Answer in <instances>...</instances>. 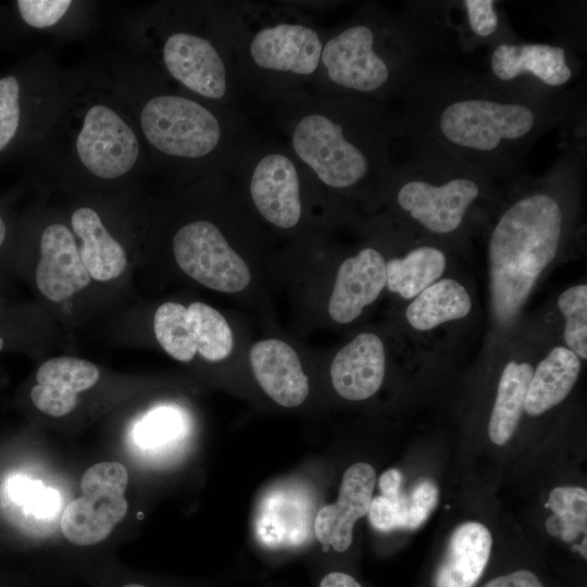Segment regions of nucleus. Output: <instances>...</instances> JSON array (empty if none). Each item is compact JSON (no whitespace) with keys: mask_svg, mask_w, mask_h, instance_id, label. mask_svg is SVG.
<instances>
[{"mask_svg":"<svg viewBox=\"0 0 587 587\" xmlns=\"http://www.w3.org/2000/svg\"><path fill=\"white\" fill-rule=\"evenodd\" d=\"M403 137L436 147L494 180L526 174L535 142L555 128H586L582 86L546 101L512 95L484 72L432 62L399 98Z\"/></svg>","mask_w":587,"mask_h":587,"instance_id":"nucleus-1","label":"nucleus"},{"mask_svg":"<svg viewBox=\"0 0 587 587\" xmlns=\"http://www.w3.org/2000/svg\"><path fill=\"white\" fill-rule=\"evenodd\" d=\"M278 137L322 191L346 198H383L403 137L389 103L296 90L264 105Z\"/></svg>","mask_w":587,"mask_h":587,"instance_id":"nucleus-2","label":"nucleus"},{"mask_svg":"<svg viewBox=\"0 0 587 587\" xmlns=\"http://www.w3.org/2000/svg\"><path fill=\"white\" fill-rule=\"evenodd\" d=\"M111 77L142 138L151 171L177 182L229 175L261 136L243 110L180 89L143 58L115 65Z\"/></svg>","mask_w":587,"mask_h":587,"instance_id":"nucleus-3","label":"nucleus"},{"mask_svg":"<svg viewBox=\"0 0 587 587\" xmlns=\"http://www.w3.org/2000/svg\"><path fill=\"white\" fill-rule=\"evenodd\" d=\"M586 165V137L566 134L548 172L540 177L526 173L508 184L487 248L491 305L499 322L516 316L570 236Z\"/></svg>","mask_w":587,"mask_h":587,"instance_id":"nucleus-4","label":"nucleus"},{"mask_svg":"<svg viewBox=\"0 0 587 587\" xmlns=\"http://www.w3.org/2000/svg\"><path fill=\"white\" fill-rule=\"evenodd\" d=\"M445 48L440 33L407 2L401 10L364 2L327 29L319 71L305 90L389 103Z\"/></svg>","mask_w":587,"mask_h":587,"instance_id":"nucleus-5","label":"nucleus"},{"mask_svg":"<svg viewBox=\"0 0 587 587\" xmlns=\"http://www.w3.org/2000/svg\"><path fill=\"white\" fill-rule=\"evenodd\" d=\"M37 171L96 183L151 171L142 138L111 75H64L63 96L46 136L29 155Z\"/></svg>","mask_w":587,"mask_h":587,"instance_id":"nucleus-6","label":"nucleus"},{"mask_svg":"<svg viewBox=\"0 0 587 587\" xmlns=\"http://www.w3.org/2000/svg\"><path fill=\"white\" fill-rule=\"evenodd\" d=\"M236 76L266 105L307 89L319 71L327 29L292 1H224Z\"/></svg>","mask_w":587,"mask_h":587,"instance_id":"nucleus-7","label":"nucleus"},{"mask_svg":"<svg viewBox=\"0 0 587 587\" xmlns=\"http://www.w3.org/2000/svg\"><path fill=\"white\" fill-rule=\"evenodd\" d=\"M142 57L168 82L212 103L242 110L223 1L154 5L139 25Z\"/></svg>","mask_w":587,"mask_h":587,"instance_id":"nucleus-8","label":"nucleus"},{"mask_svg":"<svg viewBox=\"0 0 587 587\" xmlns=\"http://www.w3.org/2000/svg\"><path fill=\"white\" fill-rule=\"evenodd\" d=\"M385 197L415 230L439 237L463 235L483 204L499 197L497 182L446 151L410 142Z\"/></svg>","mask_w":587,"mask_h":587,"instance_id":"nucleus-9","label":"nucleus"},{"mask_svg":"<svg viewBox=\"0 0 587 587\" xmlns=\"http://www.w3.org/2000/svg\"><path fill=\"white\" fill-rule=\"evenodd\" d=\"M228 176L247 191L257 214L280 230L302 223L305 191L320 189L279 138L262 135Z\"/></svg>","mask_w":587,"mask_h":587,"instance_id":"nucleus-10","label":"nucleus"},{"mask_svg":"<svg viewBox=\"0 0 587 587\" xmlns=\"http://www.w3.org/2000/svg\"><path fill=\"white\" fill-rule=\"evenodd\" d=\"M63 88L64 75L41 57L0 77V163L30 155L55 117Z\"/></svg>","mask_w":587,"mask_h":587,"instance_id":"nucleus-11","label":"nucleus"},{"mask_svg":"<svg viewBox=\"0 0 587 587\" xmlns=\"http://www.w3.org/2000/svg\"><path fill=\"white\" fill-rule=\"evenodd\" d=\"M580 70L582 61L572 48L515 37L489 47L484 73L512 95L546 101L573 89Z\"/></svg>","mask_w":587,"mask_h":587,"instance_id":"nucleus-12","label":"nucleus"},{"mask_svg":"<svg viewBox=\"0 0 587 587\" xmlns=\"http://www.w3.org/2000/svg\"><path fill=\"white\" fill-rule=\"evenodd\" d=\"M172 252L180 270L199 284L221 292H238L250 283V271L216 221L198 217L174 232Z\"/></svg>","mask_w":587,"mask_h":587,"instance_id":"nucleus-13","label":"nucleus"},{"mask_svg":"<svg viewBox=\"0 0 587 587\" xmlns=\"http://www.w3.org/2000/svg\"><path fill=\"white\" fill-rule=\"evenodd\" d=\"M495 0L426 1V11L445 41L450 33L470 52L517 37Z\"/></svg>","mask_w":587,"mask_h":587,"instance_id":"nucleus-14","label":"nucleus"},{"mask_svg":"<svg viewBox=\"0 0 587 587\" xmlns=\"http://www.w3.org/2000/svg\"><path fill=\"white\" fill-rule=\"evenodd\" d=\"M80 486L83 496L65 508L61 530L70 542L90 546L104 540L126 515L127 486L84 480Z\"/></svg>","mask_w":587,"mask_h":587,"instance_id":"nucleus-15","label":"nucleus"},{"mask_svg":"<svg viewBox=\"0 0 587 587\" xmlns=\"http://www.w3.org/2000/svg\"><path fill=\"white\" fill-rule=\"evenodd\" d=\"M40 258L35 279L39 291L54 302H62L90 283L73 232L63 223L48 224L39 238Z\"/></svg>","mask_w":587,"mask_h":587,"instance_id":"nucleus-16","label":"nucleus"},{"mask_svg":"<svg viewBox=\"0 0 587 587\" xmlns=\"http://www.w3.org/2000/svg\"><path fill=\"white\" fill-rule=\"evenodd\" d=\"M375 480V470L367 463L358 462L346 470L337 501L315 515L314 533L320 542L338 552L349 549L354 523L367 514Z\"/></svg>","mask_w":587,"mask_h":587,"instance_id":"nucleus-17","label":"nucleus"},{"mask_svg":"<svg viewBox=\"0 0 587 587\" xmlns=\"http://www.w3.org/2000/svg\"><path fill=\"white\" fill-rule=\"evenodd\" d=\"M386 287V260L374 247H364L340 264L328 301V313L339 324L358 319Z\"/></svg>","mask_w":587,"mask_h":587,"instance_id":"nucleus-18","label":"nucleus"},{"mask_svg":"<svg viewBox=\"0 0 587 587\" xmlns=\"http://www.w3.org/2000/svg\"><path fill=\"white\" fill-rule=\"evenodd\" d=\"M385 369L382 339L376 334L362 333L336 353L330 365V378L339 396L360 401L377 392Z\"/></svg>","mask_w":587,"mask_h":587,"instance_id":"nucleus-19","label":"nucleus"},{"mask_svg":"<svg viewBox=\"0 0 587 587\" xmlns=\"http://www.w3.org/2000/svg\"><path fill=\"white\" fill-rule=\"evenodd\" d=\"M257 382L279 405L294 408L309 395V379L297 352L279 339L255 342L249 353Z\"/></svg>","mask_w":587,"mask_h":587,"instance_id":"nucleus-20","label":"nucleus"},{"mask_svg":"<svg viewBox=\"0 0 587 587\" xmlns=\"http://www.w3.org/2000/svg\"><path fill=\"white\" fill-rule=\"evenodd\" d=\"M99 377V369L90 361L72 357L52 358L39 366L30 399L42 413L64 416L75 408L77 395L93 387Z\"/></svg>","mask_w":587,"mask_h":587,"instance_id":"nucleus-21","label":"nucleus"},{"mask_svg":"<svg viewBox=\"0 0 587 587\" xmlns=\"http://www.w3.org/2000/svg\"><path fill=\"white\" fill-rule=\"evenodd\" d=\"M492 547L489 529L465 522L451 534L435 576V587H473L483 575Z\"/></svg>","mask_w":587,"mask_h":587,"instance_id":"nucleus-22","label":"nucleus"},{"mask_svg":"<svg viewBox=\"0 0 587 587\" xmlns=\"http://www.w3.org/2000/svg\"><path fill=\"white\" fill-rule=\"evenodd\" d=\"M71 226L80 239L79 254L91 278L107 282L124 272L126 252L95 209L88 205L75 209L71 214Z\"/></svg>","mask_w":587,"mask_h":587,"instance_id":"nucleus-23","label":"nucleus"},{"mask_svg":"<svg viewBox=\"0 0 587 587\" xmlns=\"http://www.w3.org/2000/svg\"><path fill=\"white\" fill-rule=\"evenodd\" d=\"M582 360L569 348L557 346L534 369L524 411L538 416L560 404L573 389Z\"/></svg>","mask_w":587,"mask_h":587,"instance_id":"nucleus-24","label":"nucleus"},{"mask_svg":"<svg viewBox=\"0 0 587 587\" xmlns=\"http://www.w3.org/2000/svg\"><path fill=\"white\" fill-rule=\"evenodd\" d=\"M472 310V299L466 288L455 279L441 278L428 286L409 303L405 317L420 332L463 319Z\"/></svg>","mask_w":587,"mask_h":587,"instance_id":"nucleus-25","label":"nucleus"},{"mask_svg":"<svg viewBox=\"0 0 587 587\" xmlns=\"http://www.w3.org/2000/svg\"><path fill=\"white\" fill-rule=\"evenodd\" d=\"M446 265L442 249L430 243L417 245L404 255L386 261V287L404 300L414 299L440 279Z\"/></svg>","mask_w":587,"mask_h":587,"instance_id":"nucleus-26","label":"nucleus"},{"mask_svg":"<svg viewBox=\"0 0 587 587\" xmlns=\"http://www.w3.org/2000/svg\"><path fill=\"white\" fill-rule=\"evenodd\" d=\"M533 371L529 363L516 361L502 370L488 422V436L497 446L505 445L520 423Z\"/></svg>","mask_w":587,"mask_h":587,"instance_id":"nucleus-27","label":"nucleus"},{"mask_svg":"<svg viewBox=\"0 0 587 587\" xmlns=\"http://www.w3.org/2000/svg\"><path fill=\"white\" fill-rule=\"evenodd\" d=\"M154 335L163 350L180 362H189L197 353L188 309L168 301L161 304L153 319Z\"/></svg>","mask_w":587,"mask_h":587,"instance_id":"nucleus-28","label":"nucleus"},{"mask_svg":"<svg viewBox=\"0 0 587 587\" xmlns=\"http://www.w3.org/2000/svg\"><path fill=\"white\" fill-rule=\"evenodd\" d=\"M547 507L553 514L547 519V532L563 539L573 541L580 534H586L587 491L576 486H560L551 490Z\"/></svg>","mask_w":587,"mask_h":587,"instance_id":"nucleus-29","label":"nucleus"},{"mask_svg":"<svg viewBox=\"0 0 587 587\" xmlns=\"http://www.w3.org/2000/svg\"><path fill=\"white\" fill-rule=\"evenodd\" d=\"M192 323L197 353L211 362L226 359L234 346L233 332L225 317L203 302L187 307Z\"/></svg>","mask_w":587,"mask_h":587,"instance_id":"nucleus-30","label":"nucleus"},{"mask_svg":"<svg viewBox=\"0 0 587 587\" xmlns=\"http://www.w3.org/2000/svg\"><path fill=\"white\" fill-rule=\"evenodd\" d=\"M565 324L563 338L566 348L580 360L587 359V285L569 287L558 298Z\"/></svg>","mask_w":587,"mask_h":587,"instance_id":"nucleus-31","label":"nucleus"},{"mask_svg":"<svg viewBox=\"0 0 587 587\" xmlns=\"http://www.w3.org/2000/svg\"><path fill=\"white\" fill-rule=\"evenodd\" d=\"M82 2L72 0H17L14 1L21 21L30 28L57 30Z\"/></svg>","mask_w":587,"mask_h":587,"instance_id":"nucleus-32","label":"nucleus"},{"mask_svg":"<svg viewBox=\"0 0 587 587\" xmlns=\"http://www.w3.org/2000/svg\"><path fill=\"white\" fill-rule=\"evenodd\" d=\"M182 430V417L172 408L150 412L137 426L135 437L142 447H157L175 439Z\"/></svg>","mask_w":587,"mask_h":587,"instance_id":"nucleus-33","label":"nucleus"},{"mask_svg":"<svg viewBox=\"0 0 587 587\" xmlns=\"http://www.w3.org/2000/svg\"><path fill=\"white\" fill-rule=\"evenodd\" d=\"M438 501V488L428 479L417 483L404 495L403 529L419 528L430 515Z\"/></svg>","mask_w":587,"mask_h":587,"instance_id":"nucleus-34","label":"nucleus"},{"mask_svg":"<svg viewBox=\"0 0 587 587\" xmlns=\"http://www.w3.org/2000/svg\"><path fill=\"white\" fill-rule=\"evenodd\" d=\"M367 515L371 525L379 532L403 528L404 495L397 500L382 495L372 498Z\"/></svg>","mask_w":587,"mask_h":587,"instance_id":"nucleus-35","label":"nucleus"},{"mask_svg":"<svg viewBox=\"0 0 587 587\" xmlns=\"http://www.w3.org/2000/svg\"><path fill=\"white\" fill-rule=\"evenodd\" d=\"M22 507L26 513H32L36 517H50L60 508V495L55 489L46 487L41 480H35Z\"/></svg>","mask_w":587,"mask_h":587,"instance_id":"nucleus-36","label":"nucleus"},{"mask_svg":"<svg viewBox=\"0 0 587 587\" xmlns=\"http://www.w3.org/2000/svg\"><path fill=\"white\" fill-rule=\"evenodd\" d=\"M482 587H544V585L533 572L519 570L498 576Z\"/></svg>","mask_w":587,"mask_h":587,"instance_id":"nucleus-37","label":"nucleus"},{"mask_svg":"<svg viewBox=\"0 0 587 587\" xmlns=\"http://www.w3.org/2000/svg\"><path fill=\"white\" fill-rule=\"evenodd\" d=\"M402 475L396 469L385 471L379 477V489L382 496L397 500L402 497L401 492Z\"/></svg>","mask_w":587,"mask_h":587,"instance_id":"nucleus-38","label":"nucleus"},{"mask_svg":"<svg viewBox=\"0 0 587 587\" xmlns=\"http://www.w3.org/2000/svg\"><path fill=\"white\" fill-rule=\"evenodd\" d=\"M34 484L35 479L26 476L12 477L8 484V492L11 500L17 505H23Z\"/></svg>","mask_w":587,"mask_h":587,"instance_id":"nucleus-39","label":"nucleus"},{"mask_svg":"<svg viewBox=\"0 0 587 587\" xmlns=\"http://www.w3.org/2000/svg\"><path fill=\"white\" fill-rule=\"evenodd\" d=\"M319 587H362L351 575L332 572L325 575Z\"/></svg>","mask_w":587,"mask_h":587,"instance_id":"nucleus-40","label":"nucleus"},{"mask_svg":"<svg viewBox=\"0 0 587 587\" xmlns=\"http://www.w3.org/2000/svg\"><path fill=\"white\" fill-rule=\"evenodd\" d=\"M8 233H9V229H8V224H7V221L3 216V213L1 211V207H0V251L3 249L5 242H7V239H8Z\"/></svg>","mask_w":587,"mask_h":587,"instance_id":"nucleus-41","label":"nucleus"},{"mask_svg":"<svg viewBox=\"0 0 587 587\" xmlns=\"http://www.w3.org/2000/svg\"><path fill=\"white\" fill-rule=\"evenodd\" d=\"M7 22H9L7 14L0 12V39L5 37L3 33L8 29Z\"/></svg>","mask_w":587,"mask_h":587,"instance_id":"nucleus-42","label":"nucleus"},{"mask_svg":"<svg viewBox=\"0 0 587 587\" xmlns=\"http://www.w3.org/2000/svg\"><path fill=\"white\" fill-rule=\"evenodd\" d=\"M123 587H146V586L133 583V584H127V585H125Z\"/></svg>","mask_w":587,"mask_h":587,"instance_id":"nucleus-43","label":"nucleus"}]
</instances>
